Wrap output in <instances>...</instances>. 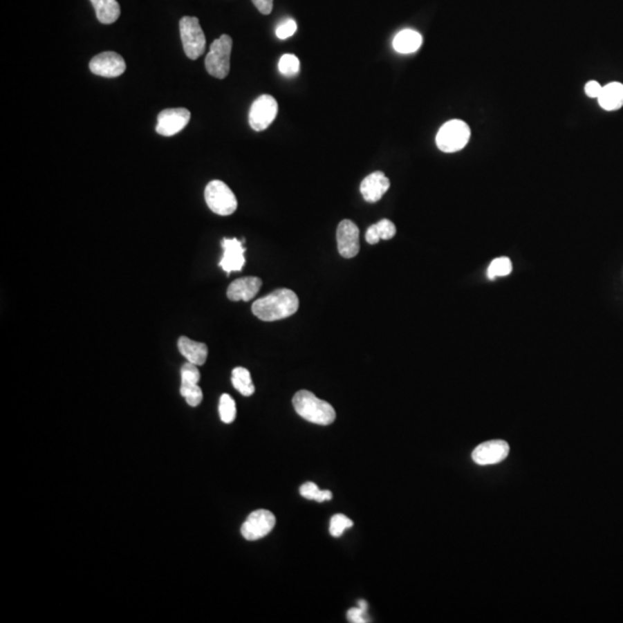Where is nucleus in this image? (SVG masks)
Segmentation results:
<instances>
[{
  "instance_id": "1",
  "label": "nucleus",
  "mask_w": 623,
  "mask_h": 623,
  "mask_svg": "<svg viewBox=\"0 0 623 623\" xmlns=\"http://www.w3.org/2000/svg\"><path fill=\"white\" fill-rule=\"evenodd\" d=\"M298 307L299 299L292 290L279 289L255 300L252 312L260 320L272 322L291 317L298 310Z\"/></svg>"
},
{
  "instance_id": "2",
  "label": "nucleus",
  "mask_w": 623,
  "mask_h": 623,
  "mask_svg": "<svg viewBox=\"0 0 623 623\" xmlns=\"http://www.w3.org/2000/svg\"><path fill=\"white\" fill-rule=\"evenodd\" d=\"M297 413L307 422L317 425H331L336 419L334 407L328 402L317 398L308 390H300L292 400Z\"/></svg>"
},
{
  "instance_id": "3",
  "label": "nucleus",
  "mask_w": 623,
  "mask_h": 623,
  "mask_svg": "<svg viewBox=\"0 0 623 623\" xmlns=\"http://www.w3.org/2000/svg\"><path fill=\"white\" fill-rule=\"evenodd\" d=\"M205 198L210 210L220 216H229L237 210V198L223 181H210L205 186Z\"/></svg>"
},
{
  "instance_id": "4",
  "label": "nucleus",
  "mask_w": 623,
  "mask_h": 623,
  "mask_svg": "<svg viewBox=\"0 0 623 623\" xmlns=\"http://www.w3.org/2000/svg\"><path fill=\"white\" fill-rule=\"evenodd\" d=\"M470 127L458 119L447 122L436 134V146L443 153H456L463 149L470 140Z\"/></svg>"
},
{
  "instance_id": "5",
  "label": "nucleus",
  "mask_w": 623,
  "mask_h": 623,
  "mask_svg": "<svg viewBox=\"0 0 623 623\" xmlns=\"http://www.w3.org/2000/svg\"><path fill=\"white\" fill-rule=\"evenodd\" d=\"M232 50V39L229 35H222L215 39L210 46V51L205 57V70L217 79H225L230 72V56Z\"/></svg>"
},
{
  "instance_id": "6",
  "label": "nucleus",
  "mask_w": 623,
  "mask_h": 623,
  "mask_svg": "<svg viewBox=\"0 0 623 623\" xmlns=\"http://www.w3.org/2000/svg\"><path fill=\"white\" fill-rule=\"evenodd\" d=\"M181 42L186 56L191 60L201 57L205 50V36L200 21L194 17H184L179 22Z\"/></svg>"
},
{
  "instance_id": "7",
  "label": "nucleus",
  "mask_w": 623,
  "mask_h": 623,
  "mask_svg": "<svg viewBox=\"0 0 623 623\" xmlns=\"http://www.w3.org/2000/svg\"><path fill=\"white\" fill-rule=\"evenodd\" d=\"M279 104L275 98L270 95H261L252 104L248 115L250 126L257 132L265 131L275 120Z\"/></svg>"
},
{
  "instance_id": "8",
  "label": "nucleus",
  "mask_w": 623,
  "mask_h": 623,
  "mask_svg": "<svg viewBox=\"0 0 623 623\" xmlns=\"http://www.w3.org/2000/svg\"><path fill=\"white\" fill-rule=\"evenodd\" d=\"M276 517L272 512L259 509L248 516L241 526V534L250 541L261 539L275 528Z\"/></svg>"
},
{
  "instance_id": "9",
  "label": "nucleus",
  "mask_w": 623,
  "mask_h": 623,
  "mask_svg": "<svg viewBox=\"0 0 623 623\" xmlns=\"http://www.w3.org/2000/svg\"><path fill=\"white\" fill-rule=\"evenodd\" d=\"M191 120L187 109H167L157 117L156 132L160 136H172L180 132Z\"/></svg>"
},
{
  "instance_id": "10",
  "label": "nucleus",
  "mask_w": 623,
  "mask_h": 623,
  "mask_svg": "<svg viewBox=\"0 0 623 623\" xmlns=\"http://www.w3.org/2000/svg\"><path fill=\"white\" fill-rule=\"evenodd\" d=\"M93 73L100 77H120L126 71V63L120 55L111 51L100 53L91 60L89 64Z\"/></svg>"
},
{
  "instance_id": "11",
  "label": "nucleus",
  "mask_w": 623,
  "mask_h": 623,
  "mask_svg": "<svg viewBox=\"0 0 623 623\" xmlns=\"http://www.w3.org/2000/svg\"><path fill=\"white\" fill-rule=\"evenodd\" d=\"M337 248L340 254L345 259L357 257L360 250L359 246V229L352 221L343 220L338 224Z\"/></svg>"
},
{
  "instance_id": "12",
  "label": "nucleus",
  "mask_w": 623,
  "mask_h": 623,
  "mask_svg": "<svg viewBox=\"0 0 623 623\" xmlns=\"http://www.w3.org/2000/svg\"><path fill=\"white\" fill-rule=\"evenodd\" d=\"M509 450L510 448L505 441L492 440V441L481 443L474 450L472 460L474 463L479 464V465L500 463L508 457Z\"/></svg>"
},
{
  "instance_id": "13",
  "label": "nucleus",
  "mask_w": 623,
  "mask_h": 623,
  "mask_svg": "<svg viewBox=\"0 0 623 623\" xmlns=\"http://www.w3.org/2000/svg\"><path fill=\"white\" fill-rule=\"evenodd\" d=\"M223 248V257L221 259V268L224 272L230 274L231 272H241L245 265V248L243 241H238L237 238L229 239L224 238L222 241Z\"/></svg>"
},
{
  "instance_id": "14",
  "label": "nucleus",
  "mask_w": 623,
  "mask_h": 623,
  "mask_svg": "<svg viewBox=\"0 0 623 623\" xmlns=\"http://www.w3.org/2000/svg\"><path fill=\"white\" fill-rule=\"evenodd\" d=\"M389 187V179L381 171H375L362 181L360 193L366 201L375 203L381 200L383 195L386 194Z\"/></svg>"
},
{
  "instance_id": "15",
  "label": "nucleus",
  "mask_w": 623,
  "mask_h": 623,
  "mask_svg": "<svg viewBox=\"0 0 623 623\" xmlns=\"http://www.w3.org/2000/svg\"><path fill=\"white\" fill-rule=\"evenodd\" d=\"M261 286L262 281L259 277H241L227 288V298L232 301H250L257 296Z\"/></svg>"
},
{
  "instance_id": "16",
  "label": "nucleus",
  "mask_w": 623,
  "mask_h": 623,
  "mask_svg": "<svg viewBox=\"0 0 623 623\" xmlns=\"http://www.w3.org/2000/svg\"><path fill=\"white\" fill-rule=\"evenodd\" d=\"M178 348L188 362L196 366L203 365L208 357V346L205 343L192 341L185 336L178 340Z\"/></svg>"
},
{
  "instance_id": "17",
  "label": "nucleus",
  "mask_w": 623,
  "mask_h": 623,
  "mask_svg": "<svg viewBox=\"0 0 623 623\" xmlns=\"http://www.w3.org/2000/svg\"><path fill=\"white\" fill-rule=\"evenodd\" d=\"M599 104L606 111H615L622 108L623 84L620 82H611L602 87V93L598 97Z\"/></svg>"
},
{
  "instance_id": "18",
  "label": "nucleus",
  "mask_w": 623,
  "mask_h": 623,
  "mask_svg": "<svg viewBox=\"0 0 623 623\" xmlns=\"http://www.w3.org/2000/svg\"><path fill=\"white\" fill-rule=\"evenodd\" d=\"M422 36L412 29H404L393 39V49L398 53H412L422 46Z\"/></svg>"
},
{
  "instance_id": "19",
  "label": "nucleus",
  "mask_w": 623,
  "mask_h": 623,
  "mask_svg": "<svg viewBox=\"0 0 623 623\" xmlns=\"http://www.w3.org/2000/svg\"><path fill=\"white\" fill-rule=\"evenodd\" d=\"M96 12V18L103 25H111L120 17V6L117 0H91Z\"/></svg>"
},
{
  "instance_id": "20",
  "label": "nucleus",
  "mask_w": 623,
  "mask_h": 623,
  "mask_svg": "<svg viewBox=\"0 0 623 623\" xmlns=\"http://www.w3.org/2000/svg\"><path fill=\"white\" fill-rule=\"evenodd\" d=\"M396 234V227L389 220H381L379 223L373 224L366 231V241L371 245H375L381 239L389 241Z\"/></svg>"
},
{
  "instance_id": "21",
  "label": "nucleus",
  "mask_w": 623,
  "mask_h": 623,
  "mask_svg": "<svg viewBox=\"0 0 623 623\" xmlns=\"http://www.w3.org/2000/svg\"><path fill=\"white\" fill-rule=\"evenodd\" d=\"M231 381L234 388L243 395V396H251L255 391V387L252 382L251 373L244 367H236L232 371Z\"/></svg>"
},
{
  "instance_id": "22",
  "label": "nucleus",
  "mask_w": 623,
  "mask_h": 623,
  "mask_svg": "<svg viewBox=\"0 0 623 623\" xmlns=\"http://www.w3.org/2000/svg\"><path fill=\"white\" fill-rule=\"evenodd\" d=\"M218 411H220V417L222 422H225V424H231V422H234L236 416H237V407H236L234 398L230 395L223 393L221 396Z\"/></svg>"
},
{
  "instance_id": "23",
  "label": "nucleus",
  "mask_w": 623,
  "mask_h": 623,
  "mask_svg": "<svg viewBox=\"0 0 623 623\" xmlns=\"http://www.w3.org/2000/svg\"><path fill=\"white\" fill-rule=\"evenodd\" d=\"M300 494L307 500H315L317 502L329 501L333 498L331 491L320 490L314 483H306L300 487Z\"/></svg>"
},
{
  "instance_id": "24",
  "label": "nucleus",
  "mask_w": 623,
  "mask_h": 623,
  "mask_svg": "<svg viewBox=\"0 0 623 623\" xmlns=\"http://www.w3.org/2000/svg\"><path fill=\"white\" fill-rule=\"evenodd\" d=\"M512 270V261L508 258L495 259L488 267L487 276L490 279L508 276Z\"/></svg>"
},
{
  "instance_id": "25",
  "label": "nucleus",
  "mask_w": 623,
  "mask_h": 623,
  "mask_svg": "<svg viewBox=\"0 0 623 623\" xmlns=\"http://www.w3.org/2000/svg\"><path fill=\"white\" fill-rule=\"evenodd\" d=\"M279 70L286 77H295V75L299 73V59L295 55L286 53L284 56L281 57V59H279Z\"/></svg>"
},
{
  "instance_id": "26",
  "label": "nucleus",
  "mask_w": 623,
  "mask_h": 623,
  "mask_svg": "<svg viewBox=\"0 0 623 623\" xmlns=\"http://www.w3.org/2000/svg\"><path fill=\"white\" fill-rule=\"evenodd\" d=\"M180 393L191 407H198L203 398V393L198 384H181Z\"/></svg>"
},
{
  "instance_id": "27",
  "label": "nucleus",
  "mask_w": 623,
  "mask_h": 623,
  "mask_svg": "<svg viewBox=\"0 0 623 623\" xmlns=\"http://www.w3.org/2000/svg\"><path fill=\"white\" fill-rule=\"evenodd\" d=\"M352 526H353V522H352L351 519L343 515V514H337V515H334L331 517L329 531H331V536L337 538V537H341L343 534L345 530L352 528Z\"/></svg>"
},
{
  "instance_id": "28",
  "label": "nucleus",
  "mask_w": 623,
  "mask_h": 623,
  "mask_svg": "<svg viewBox=\"0 0 623 623\" xmlns=\"http://www.w3.org/2000/svg\"><path fill=\"white\" fill-rule=\"evenodd\" d=\"M201 379V374L198 366L186 362L181 367V384H198Z\"/></svg>"
},
{
  "instance_id": "29",
  "label": "nucleus",
  "mask_w": 623,
  "mask_h": 623,
  "mask_svg": "<svg viewBox=\"0 0 623 623\" xmlns=\"http://www.w3.org/2000/svg\"><path fill=\"white\" fill-rule=\"evenodd\" d=\"M296 32V21L292 20V19H290V20L282 22V24L276 28V36H277L279 39H286L291 37V36L295 35V32Z\"/></svg>"
},
{
  "instance_id": "30",
  "label": "nucleus",
  "mask_w": 623,
  "mask_h": 623,
  "mask_svg": "<svg viewBox=\"0 0 623 623\" xmlns=\"http://www.w3.org/2000/svg\"><path fill=\"white\" fill-rule=\"evenodd\" d=\"M348 619L352 623H366L369 622V616H367V609L362 608V607H355V608L348 609Z\"/></svg>"
},
{
  "instance_id": "31",
  "label": "nucleus",
  "mask_w": 623,
  "mask_h": 623,
  "mask_svg": "<svg viewBox=\"0 0 623 623\" xmlns=\"http://www.w3.org/2000/svg\"><path fill=\"white\" fill-rule=\"evenodd\" d=\"M602 91V86L597 81H588V84H585V94L588 95V97L598 98Z\"/></svg>"
},
{
  "instance_id": "32",
  "label": "nucleus",
  "mask_w": 623,
  "mask_h": 623,
  "mask_svg": "<svg viewBox=\"0 0 623 623\" xmlns=\"http://www.w3.org/2000/svg\"><path fill=\"white\" fill-rule=\"evenodd\" d=\"M252 1L261 15H268L272 13L274 0H252Z\"/></svg>"
}]
</instances>
